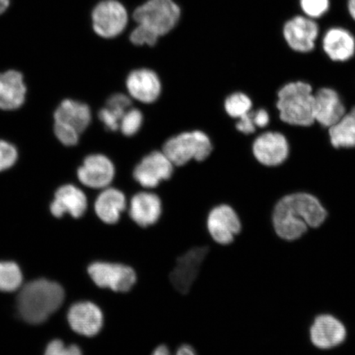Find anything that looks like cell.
<instances>
[{"label":"cell","mask_w":355,"mask_h":355,"mask_svg":"<svg viewBox=\"0 0 355 355\" xmlns=\"http://www.w3.org/2000/svg\"><path fill=\"white\" fill-rule=\"evenodd\" d=\"M159 37L152 31L145 28L144 26L137 25V28L132 31L130 35V41L136 46H144L148 44L150 46H155L157 42Z\"/></svg>","instance_id":"31"},{"label":"cell","mask_w":355,"mask_h":355,"mask_svg":"<svg viewBox=\"0 0 355 355\" xmlns=\"http://www.w3.org/2000/svg\"><path fill=\"white\" fill-rule=\"evenodd\" d=\"M180 15V8L173 0H149L137 8L133 19L159 37L175 28Z\"/></svg>","instance_id":"6"},{"label":"cell","mask_w":355,"mask_h":355,"mask_svg":"<svg viewBox=\"0 0 355 355\" xmlns=\"http://www.w3.org/2000/svg\"><path fill=\"white\" fill-rule=\"evenodd\" d=\"M128 213L130 218L140 227H149L157 223L162 216L161 199L153 193H137L131 199Z\"/></svg>","instance_id":"21"},{"label":"cell","mask_w":355,"mask_h":355,"mask_svg":"<svg viewBox=\"0 0 355 355\" xmlns=\"http://www.w3.org/2000/svg\"><path fill=\"white\" fill-rule=\"evenodd\" d=\"M143 122L144 116L141 111L130 108L123 115L121 123H119V130H121L123 135L132 137L140 130Z\"/></svg>","instance_id":"28"},{"label":"cell","mask_w":355,"mask_h":355,"mask_svg":"<svg viewBox=\"0 0 355 355\" xmlns=\"http://www.w3.org/2000/svg\"><path fill=\"white\" fill-rule=\"evenodd\" d=\"M322 32L320 22L309 19L300 12L288 17L281 28L284 42L290 50L299 54L313 52Z\"/></svg>","instance_id":"4"},{"label":"cell","mask_w":355,"mask_h":355,"mask_svg":"<svg viewBox=\"0 0 355 355\" xmlns=\"http://www.w3.org/2000/svg\"><path fill=\"white\" fill-rule=\"evenodd\" d=\"M302 15L316 21H321L331 12L332 0H297Z\"/></svg>","instance_id":"26"},{"label":"cell","mask_w":355,"mask_h":355,"mask_svg":"<svg viewBox=\"0 0 355 355\" xmlns=\"http://www.w3.org/2000/svg\"><path fill=\"white\" fill-rule=\"evenodd\" d=\"M279 118L291 125L309 127L315 122L314 93L309 83L297 81L284 85L278 92Z\"/></svg>","instance_id":"3"},{"label":"cell","mask_w":355,"mask_h":355,"mask_svg":"<svg viewBox=\"0 0 355 355\" xmlns=\"http://www.w3.org/2000/svg\"><path fill=\"white\" fill-rule=\"evenodd\" d=\"M132 101L130 97L123 94L111 96L106 102V109L116 117L121 123L123 115L131 108Z\"/></svg>","instance_id":"29"},{"label":"cell","mask_w":355,"mask_h":355,"mask_svg":"<svg viewBox=\"0 0 355 355\" xmlns=\"http://www.w3.org/2000/svg\"><path fill=\"white\" fill-rule=\"evenodd\" d=\"M127 89L132 98L143 103H153L162 92V83L157 74L146 69L132 71L127 78Z\"/></svg>","instance_id":"18"},{"label":"cell","mask_w":355,"mask_h":355,"mask_svg":"<svg viewBox=\"0 0 355 355\" xmlns=\"http://www.w3.org/2000/svg\"><path fill=\"white\" fill-rule=\"evenodd\" d=\"M44 355H83L77 345L66 346L63 341L56 340L49 344Z\"/></svg>","instance_id":"32"},{"label":"cell","mask_w":355,"mask_h":355,"mask_svg":"<svg viewBox=\"0 0 355 355\" xmlns=\"http://www.w3.org/2000/svg\"><path fill=\"white\" fill-rule=\"evenodd\" d=\"M93 28L100 37L113 38L123 32L128 24L126 8L116 0H104L92 12Z\"/></svg>","instance_id":"10"},{"label":"cell","mask_w":355,"mask_h":355,"mask_svg":"<svg viewBox=\"0 0 355 355\" xmlns=\"http://www.w3.org/2000/svg\"><path fill=\"white\" fill-rule=\"evenodd\" d=\"M64 300V288L59 284L37 279L22 288L17 299V309L26 322L41 324L59 309Z\"/></svg>","instance_id":"2"},{"label":"cell","mask_w":355,"mask_h":355,"mask_svg":"<svg viewBox=\"0 0 355 355\" xmlns=\"http://www.w3.org/2000/svg\"><path fill=\"white\" fill-rule=\"evenodd\" d=\"M19 157L15 146L4 140H0V172L15 166Z\"/></svg>","instance_id":"30"},{"label":"cell","mask_w":355,"mask_h":355,"mask_svg":"<svg viewBox=\"0 0 355 355\" xmlns=\"http://www.w3.org/2000/svg\"><path fill=\"white\" fill-rule=\"evenodd\" d=\"M87 270L97 286L115 293L130 292L137 282L136 270L123 263L96 261L89 266Z\"/></svg>","instance_id":"7"},{"label":"cell","mask_w":355,"mask_h":355,"mask_svg":"<svg viewBox=\"0 0 355 355\" xmlns=\"http://www.w3.org/2000/svg\"><path fill=\"white\" fill-rule=\"evenodd\" d=\"M319 42L324 54L335 63H346L355 56V34L347 26H328L322 31Z\"/></svg>","instance_id":"9"},{"label":"cell","mask_w":355,"mask_h":355,"mask_svg":"<svg viewBox=\"0 0 355 355\" xmlns=\"http://www.w3.org/2000/svg\"><path fill=\"white\" fill-rule=\"evenodd\" d=\"M208 233L216 243L227 246L241 232L242 225L237 213L228 205L217 206L207 216Z\"/></svg>","instance_id":"11"},{"label":"cell","mask_w":355,"mask_h":355,"mask_svg":"<svg viewBox=\"0 0 355 355\" xmlns=\"http://www.w3.org/2000/svg\"><path fill=\"white\" fill-rule=\"evenodd\" d=\"M115 174L114 164L104 155H88L78 171V178L83 185L91 189H105L112 183Z\"/></svg>","instance_id":"15"},{"label":"cell","mask_w":355,"mask_h":355,"mask_svg":"<svg viewBox=\"0 0 355 355\" xmlns=\"http://www.w3.org/2000/svg\"><path fill=\"white\" fill-rule=\"evenodd\" d=\"M10 0H0V15L6 12L8 7L10 6Z\"/></svg>","instance_id":"38"},{"label":"cell","mask_w":355,"mask_h":355,"mask_svg":"<svg viewBox=\"0 0 355 355\" xmlns=\"http://www.w3.org/2000/svg\"><path fill=\"white\" fill-rule=\"evenodd\" d=\"M174 164L163 152H153L146 155L133 171L135 180L146 189L157 187L163 180L173 175Z\"/></svg>","instance_id":"13"},{"label":"cell","mask_w":355,"mask_h":355,"mask_svg":"<svg viewBox=\"0 0 355 355\" xmlns=\"http://www.w3.org/2000/svg\"><path fill=\"white\" fill-rule=\"evenodd\" d=\"M26 87L22 74L16 70L0 73V110H13L24 104Z\"/></svg>","instance_id":"22"},{"label":"cell","mask_w":355,"mask_h":355,"mask_svg":"<svg viewBox=\"0 0 355 355\" xmlns=\"http://www.w3.org/2000/svg\"><path fill=\"white\" fill-rule=\"evenodd\" d=\"M255 158L266 166H277L290 155V144L279 132H266L257 137L252 145Z\"/></svg>","instance_id":"14"},{"label":"cell","mask_w":355,"mask_h":355,"mask_svg":"<svg viewBox=\"0 0 355 355\" xmlns=\"http://www.w3.org/2000/svg\"><path fill=\"white\" fill-rule=\"evenodd\" d=\"M127 200L121 190L105 188L97 197L95 211L97 216L105 224L114 225L121 219L126 210Z\"/></svg>","instance_id":"23"},{"label":"cell","mask_w":355,"mask_h":355,"mask_svg":"<svg viewBox=\"0 0 355 355\" xmlns=\"http://www.w3.org/2000/svg\"><path fill=\"white\" fill-rule=\"evenodd\" d=\"M209 252L208 246H195L178 257L170 274V281L180 294H189Z\"/></svg>","instance_id":"8"},{"label":"cell","mask_w":355,"mask_h":355,"mask_svg":"<svg viewBox=\"0 0 355 355\" xmlns=\"http://www.w3.org/2000/svg\"><path fill=\"white\" fill-rule=\"evenodd\" d=\"M55 123L81 135L92 121L90 107L83 102L66 99L55 110Z\"/></svg>","instance_id":"20"},{"label":"cell","mask_w":355,"mask_h":355,"mask_svg":"<svg viewBox=\"0 0 355 355\" xmlns=\"http://www.w3.org/2000/svg\"><path fill=\"white\" fill-rule=\"evenodd\" d=\"M327 211L319 200L307 193H295L282 198L274 208L272 224L278 236L286 241L303 237L309 228L325 222Z\"/></svg>","instance_id":"1"},{"label":"cell","mask_w":355,"mask_h":355,"mask_svg":"<svg viewBox=\"0 0 355 355\" xmlns=\"http://www.w3.org/2000/svg\"><path fill=\"white\" fill-rule=\"evenodd\" d=\"M309 337L315 347L329 350L345 343L347 331L343 322L333 315L320 314L310 327Z\"/></svg>","instance_id":"12"},{"label":"cell","mask_w":355,"mask_h":355,"mask_svg":"<svg viewBox=\"0 0 355 355\" xmlns=\"http://www.w3.org/2000/svg\"><path fill=\"white\" fill-rule=\"evenodd\" d=\"M252 101L247 95L242 92L234 93L225 101V108L226 112L235 119H241L243 115L250 113L252 110Z\"/></svg>","instance_id":"27"},{"label":"cell","mask_w":355,"mask_h":355,"mask_svg":"<svg viewBox=\"0 0 355 355\" xmlns=\"http://www.w3.org/2000/svg\"><path fill=\"white\" fill-rule=\"evenodd\" d=\"M99 119L103 123L106 130L110 131L119 130V121L105 107L100 110Z\"/></svg>","instance_id":"35"},{"label":"cell","mask_w":355,"mask_h":355,"mask_svg":"<svg viewBox=\"0 0 355 355\" xmlns=\"http://www.w3.org/2000/svg\"><path fill=\"white\" fill-rule=\"evenodd\" d=\"M212 150L209 137L201 131L186 132L171 137L163 146L166 154L174 166H181L191 159L202 162Z\"/></svg>","instance_id":"5"},{"label":"cell","mask_w":355,"mask_h":355,"mask_svg":"<svg viewBox=\"0 0 355 355\" xmlns=\"http://www.w3.org/2000/svg\"><path fill=\"white\" fill-rule=\"evenodd\" d=\"M22 282L19 266L12 261H0V291H17Z\"/></svg>","instance_id":"25"},{"label":"cell","mask_w":355,"mask_h":355,"mask_svg":"<svg viewBox=\"0 0 355 355\" xmlns=\"http://www.w3.org/2000/svg\"><path fill=\"white\" fill-rule=\"evenodd\" d=\"M329 135L336 148H355V107L329 128Z\"/></svg>","instance_id":"24"},{"label":"cell","mask_w":355,"mask_h":355,"mask_svg":"<svg viewBox=\"0 0 355 355\" xmlns=\"http://www.w3.org/2000/svg\"><path fill=\"white\" fill-rule=\"evenodd\" d=\"M68 321L71 328L78 334L92 337L101 331L104 324L101 309L92 302H80L70 308Z\"/></svg>","instance_id":"16"},{"label":"cell","mask_w":355,"mask_h":355,"mask_svg":"<svg viewBox=\"0 0 355 355\" xmlns=\"http://www.w3.org/2000/svg\"><path fill=\"white\" fill-rule=\"evenodd\" d=\"M345 10L349 19L355 25V0H345Z\"/></svg>","instance_id":"37"},{"label":"cell","mask_w":355,"mask_h":355,"mask_svg":"<svg viewBox=\"0 0 355 355\" xmlns=\"http://www.w3.org/2000/svg\"><path fill=\"white\" fill-rule=\"evenodd\" d=\"M254 122L257 128H264L270 123V115L264 109L254 111Z\"/></svg>","instance_id":"36"},{"label":"cell","mask_w":355,"mask_h":355,"mask_svg":"<svg viewBox=\"0 0 355 355\" xmlns=\"http://www.w3.org/2000/svg\"><path fill=\"white\" fill-rule=\"evenodd\" d=\"M346 113L338 92L329 87L319 89L314 93V119L323 127L329 128Z\"/></svg>","instance_id":"17"},{"label":"cell","mask_w":355,"mask_h":355,"mask_svg":"<svg viewBox=\"0 0 355 355\" xmlns=\"http://www.w3.org/2000/svg\"><path fill=\"white\" fill-rule=\"evenodd\" d=\"M239 119L236 128L239 132L244 133V135H250V133H254L256 131L254 111L251 110L250 113L243 115V117Z\"/></svg>","instance_id":"34"},{"label":"cell","mask_w":355,"mask_h":355,"mask_svg":"<svg viewBox=\"0 0 355 355\" xmlns=\"http://www.w3.org/2000/svg\"><path fill=\"white\" fill-rule=\"evenodd\" d=\"M87 209L86 194L73 184H66L56 191L51 205L52 215L60 218L69 213L74 218H80Z\"/></svg>","instance_id":"19"},{"label":"cell","mask_w":355,"mask_h":355,"mask_svg":"<svg viewBox=\"0 0 355 355\" xmlns=\"http://www.w3.org/2000/svg\"><path fill=\"white\" fill-rule=\"evenodd\" d=\"M150 355H198L196 350L190 345H182L177 349L175 354L171 352L170 348L166 345H159L155 347Z\"/></svg>","instance_id":"33"}]
</instances>
